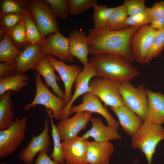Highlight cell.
Here are the masks:
<instances>
[{"mask_svg":"<svg viewBox=\"0 0 164 164\" xmlns=\"http://www.w3.org/2000/svg\"><path fill=\"white\" fill-rule=\"evenodd\" d=\"M90 62L95 68L98 76L122 82L130 81L139 74L138 71L121 56L111 54L93 56Z\"/></svg>","mask_w":164,"mask_h":164,"instance_id":"2","label":"cell"},{"mask_svg":"<svg viewBox=\"0 0 164 164\" xmlns=\"http://www.w3.org/2000/svg\"><path fill=\"white\" fill-rule=\"evenodd\" d=\"M164 48V28L157 30L154 41L148 52L144 63H148L154 58L159 57Z\"/></svg>","mask_w":164,"mask_h":164,"instance_id":"35","label":"cell"},{"mask_svg":"<svg viewBox=\"0 0 164 164\" xmlns=\"http://www.w3.org/2000/svg\"><path fill=\"white\" fill-rule=\"evenodd\" d=\"M150 26L156 30L164 28V16L153 17L150 23Z\"/></svg>","mask_w":164,"mask_h":164,"instance_id":"42","label":"cell"},{"mask_svg":"<svg viewBox=\"0 0 164 164\" xmlns=\"http://www.w3.org/2000/svg\"><path fill=\"white\" fill-rule=\"evenodd\" d=\"M56 18H67L69 12V0H45Z\"/></svg>","mask_w":164,"mask_h":164,"instance_id":"37","label":"cell"},{"mask_svg":"<svg viewBox=\"0 0 164 164\" xmlns=\"http://www.w3.org/2000/svg\"><path fill=\"white\" fill-rule=\"evenodd\" d=\"M114 146L110 141H89L87 155L88 164H109Z\"/></svg>","mask_w":164,"mask_h":164,"instance_id":"19","label":"cell"},{"mask_svg":"<svg viewBox=\"0 0 164 164\" xmlns=\"http://www.w3.org/2000/svg\"><path fill=\"white\" fill-rule=\"evenodd\" d=\"M35 82L36 93L32 101L25 105L24 109L27 111L38 105H43L46 109L52 111V116L57 120L61 119L63 110L66 104L63 100L53 94L43 82L40 76L35 72Z\"/></svg>","mask_w":164,"mask_h":164,"instance_id":"4","label":"cell"},{"mask_svg":"<svg viewBox=\"0 0 164 164\" xmlns=\"http://www.w3.org/2000/svg\"><path fill=\"white\" fill-rule=\"evenodd\" d=\"M47 154L44 151L39 152L34 164H59L51 159Z\"/></svg>","mask_w":164,"mask_h":164,"instance_id":"41","label":"cell"},{"mask_svg":"<svg viewBox=\"0 0 164 164\" xmlns=\"http://www.w3.org/2000/svg\"><path fill=\"white\" fill-rule=\"evenodd\" d=\"M157 30L150 25L141 27L132 36L130 48L134 60L140 64L144 63L147 53L155 39Z\"/></svg>","mask_w":164,"mask_h":164,"instance_id":"9","label":"cell"},{"mask_svg":"<svg viewBox=\"0 0 164 164\" xmlns=\"http://www.w3.org/2000/svg\"><path fill=\"white\" fill-rule=\"evenodd\" d=\"M85 111L95 112L101 114L105 119L108 126L118 132V123L103 105L100 99L91 92L83 95L82 102L80 104L70 108L68 115L69 116L74 113Z\"/></svg>","mask_w":164,"mask_h":164,"instance_id":"12","label":"cell"},{"mask_svg":"<svg viewBox=\"0 0 164 164\" xmlns=\"http://www.w3.org/2000/svg\"><path fill=\"white\" fill-rule=\"evenodd\" d=\"M164 140V128L162 125L145 120L132 136L131 146L144 155L148 164H152L156 147Z\"/></svg>","mask_w":164,"mask_h":164,"instance_id":"3","label":"cell"},{"mask_svg":"<svg viewBox=\"0 0 164 164\" xmlns=\"http://www.w3.org/2000/svg\"><path fill=\"white\" fill-rule=\"evenodd\" d=\"M47 58L59 74L64 86L63 100L66 105L72 97L71 91L73 85L83 69L76 65H68L64 61L55 59L52 56L48 55Z\"/></svg>","mask_w":164,"mask_h":164,"instance_id":"15","label":"cell"},{"mask_svg":"<svg viewBox=\"0 0 164 164\" xmlns=\"http://www.w3.org/2000/svg\"><path fill=\"white\" fill-rule=\"evenodd\" d=\"M36 70L40 76L43 77L46 87L48 88L50 87L55 94L63 100L64 92L59 87L57 83V81H60L61 78L55 73L56 70L46 56L40 61Z\"/></svg>","mask_w":164,"mask_h":164,"instance_id":"23","label":"cell"},{"mask_svg":"<svg viewBox=\"0 0 164 164\" xmlns=\"http://www.w3.org/2000/svg\"><path fill=\"white\" fill-rule=\"evenodd\" d=\"M0 164H7L5 163H0Z\"/></svg>","mask_w":164,"mask_h":164,"instance_id":"43","label":"cell"},{"mask_svg":"<svg viewBox=\"0 0 164 164\" xmlns=\"http://www.w3.org/2000/svg\"><path fill=\"white\" fill-rule=\"evenodd\" d=\"M22 17V14H0V37L6 34L10 35Z\"/></svg>","mask_w":164,"mask_h":164,"instance_id":"31","label":"cell"},{"mask_svg":"<svg viewBox=\"0 0 164 164\" xmlns=\"http://www.w3.org/2000/svg\"><path fill=\"white\" fill-rule=\"evenodd\" d=\"M141 27L131 26L120 30L103 28L89 30L87 36L89 54L92 56L100 54H117L131 63L134 61L130 48L131 38Z\"/></svg>","mask_w":164,"mask_h":164,"instance_id":"1","label":"cell"},{"mask_svg":"<svg viewBox=\"0 0 164 164\" xmlns=\"http://www.w3.org/2000/svg\"></svg>","mask_w":164,"mask_h":164,"instance_id":"44","label":"cell"},{"mask_svg":"<svg viewBox=\"0 0 164 164\" xmlns=\"http://www.w3.org/2000/svg\"><path fill=\"white\" fill-rule=\"evenodd\" d=\"M22 52L13 44L10 35H5L0 42V62L15 64V60Z\"/></svg>","mask_w":164,"mask_h":164,"instance_id":"26","label":"cell"},{"mask_svg":"<svg viewBox=\"0 0 164 164\" xmlns=\"http://www.w3.org/2000/svg\"><path fill=\"white\" fill-rule=\"evenodd\" d=\"M44 128L42 132L38 136L33 135L28 144L20 151L19 157L25 164H32L35 156L38 153L44 151L49 152L51 138L49 135V119H44Z\"/></svg>","mask_w":164,"mask_h":164,"instance_id":"10","label":"cell"},{"mask_svg":"<svg viewBox=\"0 0 164 164\" xmlns=\"http://www.w3.org/2000/svg\"><path fill=\"white\" fill-rule=\"evenodd\" d=\"M22 14L28 43H38L43 45L45 39H43L40 34L30 9L26 10Z\"/></svg>","mask_w":164,"mask_h":164,"instance_id":"27","label":"cell"},{"mask_svg":"<svg viewBox=\"0 0 164 164\" xmlns=\"http://www.w3.org/2000/svg\"><path fill=\"white\" fill-rule=\"evenodd\" d=\"M98 74L94 66L90 62L84 65L81 72L77 78L75 84V91L69 102L64 108L61 119L69 118L68 112L70 108L75 100L82 95L90 92L89 86L90 80Z\"/></svg>","mask_w":164,"mask_h":164,"instance_id":"17","label":"cell"},{"mask_svg":"<svg viewBox=\"0 0 164 164\" xmlns=\"http://www.w3.org/2000/svg\"><path fill=\"white\" fill-rule=\"evenodd\" d=\"M145 0H125L123 4L125 6L128 16L138 14L145 10L147 7Z\"/></svg>","mask_w":164,"mask_h":164,"instance_id":"38","label":"cell"},{"mask_svg":"<svg viewBox=\"0 0 164 164\" xmlns=\"http://www.w3.org/2000/svg\"><path fill=\"white\" fill-rule=\"evenodd\" d=\"M42 46L43 53L46 56H55L62 61L72 63L74 61L70 51L68 38L60 33L50 34Z\"/></svg>","mask_w":164,"mask_h":164,"instance_id":"14","label":"cell"},{"mask_svg":"<svg viewBox=\"0 0 164 164\" xmlns=\"http://www.w3.org/2000/svg\"><path fill=\"white\" fill-rule=\"evenodd\" d=\"M29 9V0H3L0 1V14H22L25 11Z\"/></svg>","mask_w":164,"mask_h":164,"instance_id":"30","label":"cell"},{"mask_svg":"<svg viewBox=\"0 0 164 164\" xmlns=\"http://www.w3.org/2000/svg\"><path fill=\"white\" fill-rule=\"evenodd\" d=\"M27 119L16 118L7 129L0 130V159L14 152L24 139L26 131Z\"/></svg>","mask_w":164,"mask_h":164,"instance_id":"5","label":"cell"},{"mask_svg":"<svg viewBox=\"0 0 164 164\" xmlns=\"http://www.w3.org/2000/svg\"><path fill=\"white\" fill-rule=\"evenodd\" d=\"M89 141L77 136L61 142L65 164H88L87 155Z\"/></svg>","mask_w":164,"mask_h":164,"instance_id":"13","label":"cell"},{"mask_svg":"<svg viewBox=\"0 0 164 164\" xmlns=\"http://www.w3.org/2000/svg\"><path fill=\"white\" fill-rule=\"evenodd\" d=\"M93 8V29L98 30L106 26L116 7L108 8L105 5H99L97 4Z\"/></svg>","mask_w":164,"mask_h":164,"instance_id":"29","label":"cell"},{"mask_svg":"<svg viewBox=\"0 0 164 164\" xmlns=\"http://www.w3.org/2000/svg\"><path fill=\"white\" fill-rule=\"evenodd\" d=\"M90 121L92 124V127L81 136L83 138L87 139L91 137L94 141L98 142L121 138L117 131L108 125H104L100 118L92 117Z\"/></svg>","mask_w":164,"mask_h":164,"instance_id":"22","label":"cell"},{"mask_svg":"<svg viewBox=\"0 0 164 164\" xmlns=\"http://www.w3.org/2000/svg\"><path fill=\"white\" fill-rule=\"evenodd\" d=\"M29 77L23 74H16L0 77V95L11 91L18 93L29 84Z\"/></svg>","mask_w":164,"mask_h":164,"instance_id":"25","label":"cell"},{"mask_svg":"<svg viewBox=\"0 0 164 164\" xmlns=\"http://www.w3.org/2000/svg\"><path fill=\"white\" fill-rule=\"evenodd\" d=\"M68 38L71 54L77 58L83 65L89 63L87 36L85 33L81 29H75L71 32Z\"/></svg>","mask_w":164,"mask_h":164,"instance_id":"21","label":"cell"},{"mask_svg":"<svg viewBox=\"0 0 164 164\" xmlns=\"http://www.w3.org/2000/svg\"><path fill=\"white\" fill-rule=\"evenodd\" d=\"M17 68V65L15 63L11 64L8 62H1L0 63V77L14 74Z\"/></svg>","mask_w":164,"mask_h":164,"instance_id":"39","label":"cell"},{"mask_svg":"<svg viewBox=\"0 0 164 164\" xmlns=\"http://www.w3.org/2000/svg\"><path fill=\"white\" fill-rule=\"evenodd\" d=\"M152 18L151 8L147 7L141 12L132 16H128L125 21V29L131 26L141 27L150 23Z\"/></svg>","mask_w":164,"mask_h":164,"instance_id":"33","label":"cell"},{"mask_svg":"<svg viewBox=\"0 0 164 164\" xmlns=\"http://www.w3.org/2000/svg\"><path fill=\"white\" fill-rule=\"evenodd\" d=\"M96 0H69V14L79 15L97 5Z\"/></svg>","mask_w":164,"mask_h":164,"instance_id":"36","label":"cell"},{"mask_svg":"<svg viewBox=\"0 0 164 164\" xmlns=\"http://www.w3.org/2000/svg\"><path fill=\"white\" fill-rule=\"evenodd\" d=\"M47 115L50 119L52 127L51 135L53 143V149L52 153L50 155L52 159L59 164H65L63 157L61 139L56 126L54 125L52 116V111L49 109H46Z\"/></svg>","mask_w":164,"mask_h":164,"instance_id":"28","label":"cell"},{"mask_svg":"<svg viewBox=\"0 0 164 164\" xmlns=\"http://www.w3.org/2000/svg\"><path fill=\"white\" fill-rule=\"evenodd\" d=\"M119 91L123 104L144 121L145 119L147 97L145 89L143 84L134 86L129 81L121 83Z\"/></svg>","mask_w":164,"mask_h":164,"instance_id":"7","label":"cell"},{"mask_svg":"<svg viewBox=\"0 0 164 164\" xmlns=\"http://www.w3.org/2000/svg\"><path fill=\"white\" fill-rule=\"evenodd\" d=\"M46 56L43 53L42 44L29 43L15 60L17 68L15 74H23L29 70H36L39 62Z\"/></svg>","mask_w":164,"mask_h":164,"instance_id":"16","label":"cell"},{"mask_svg":"<svg viewBox=\"0 0 164 164\" xmlns=\"http://www.w3.org/2000/svg\"><path fill=\"white\" fill-rule=\"evenodd\" d=\"M30 10L43 39L49 34L60 32L56 18L45 0H29Z\"/></svg>","mask_w":164,"mask_h":164,"instance_id":"8","label":"cell"},{"mask_svg":"<svg viewBox=\"0 0 164 164\" xmlns=\"http://www.w3.org/2000/svg\"><path fill=\"white\" fill-rule=\"evenodd\" d=\"M9 35L13 44L21 50V49H23V47L25 48L29 44L27 40L23 16Z\"/></svg>","mask_w":164,"mask_h":164,"instance_id":"34","label":"cell"},{"mask_svg":"<svg viewBox=\"0 0 164 164\" xmlns=\"http://www.w3.org/2000/svg\"><path fill=\"white\" fill-rule=\"evenodd\" d=\"M90 83L91 92L104 104V106L114 107L124 105L119 91L121 82L96 76Z\"/></svg>","mask_w":164,"mask_h":164,"instance_id":"6","label":"cell"},{"mask_svg":"<svg viewBox=\"0 0 164 164\" xmlns=\"http://www.w3.org/2000/svg\"><path fill=\"white\" fill-rule=\"evenodd\" d=\"M146 92L147 104L145 120L162 125L164 123V94L148 89H146Z\"/></svg>","mask_w":164,"mask_h":164,"instance_id":"18","label":"cell"},{"mask_svg":"<svg viewBox=\"0 0 164 164\" xmlns=\"http://www.w3.org/2000/svg\"><path fill=\"white\" fill-rule=\"evenodd\" d=\"M151 8L152 18L164 16V1L157 2Z\"/></svg>","mask_w":164,"mask_h":164,"instance_id":"40","label":"cell"},{"mask_svg":"<svg viewBox=\"0 0 164 164\" xmlns=\"http://www.w3.org/2000/svg\"><path fill=\"white\" fill-rule=\"evenodd\" d=\"M128 17L126 9L123 4L116 7L107 25L104 28L112 30L125 29L124 24Z\"/></svg>","mask_w":164,"mask_h":164,"instance_id":"32","label":"cell"},{"mask_svg":"<svg viewBox=\"0 0 164 164\" xmlns=\"http://www.w3.org/2000/svg\"><path fill=\"white\" fill-rule=\"evenodd\" d=\"M9 91L0 97V130H4L12 124L14 120V106L11 95Z\"/></svg>","mask_w":164,"mask_h":164,"instance_id":"24","label":"cell"},{"mask_svg":"<svg viewBox=\"0 0 164 164\" xmlns=\"http://www.w3.org/2000/svg\"><path fill=\"white\" fill-rule=\"evenodd\" d=\"M117 116L123 130L128 135L132 136L143 123L144 120L124 105L110 107Z\"/></svg>","mask_w":164,"mask_h":164,"instance_id":"20","label":"cell"},{"mask_svg":"<svg viewBox=\"0 0 164 164\" xmlns=\"http://www.w3.org/2000/svg\"><path fill=\"white\" fill-rule=\"evenodd\" d=\"M92 114L86 111L78 112L71 118L61 119L56 127L61 141H65L77 136L81 131L86 128Z\"/></svg>","mask_w":164,"mask_h":164,"instance_id":"11","label":"cell"}]
</instances>
